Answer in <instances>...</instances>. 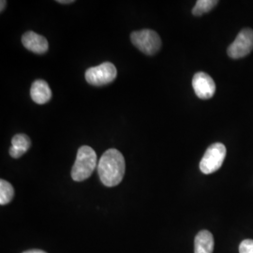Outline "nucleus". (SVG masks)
<instances>
[{"label": "nucleus", "mask_w": 253, "mask_h": 253, "mask_svg": "<svg viewBox=\"0 0 253 253\" xmlns=\"http://www.w3.org/2000/svg\"><path fill=\"white\" fill-rule=\"evenodd\" d=\"M125 159L118 149L111 148L101 156L98 164L100 179L106 187L120 184L125 174Z\"/></svg>", "instance_id": "nucleus-1"}, {"label": "nucleus", "mask_w": 253, "mask_h": 253, "mask_svg": "<svg viewBox=\"0 0 253 253\" xmlns=\"http://www.w3.org/2000/svg\"><path fill=\"white\" fill-rule=\"evenodd\" d=\"M97 166V154L88 145H83L77 152L75 163L72 169L74 181L81 182L89 178Z\"/></svg>", "instance_id": "nucleus-2"}, {"label": "nucleus", "mask_w": 253, "mask_h": 253, "mask_svg": "<svg viewBox=\"0 0 253 253\" xmlns=\"http://www.w3.org/2000/svg\"><path fill=\"white\" fill-rule=\"evenodd\" d=\"M130 40L133 45L147 55H153L162 47V40L159 34L150 29L132 32Z\"/></svg>", "instance_id": "nucleus-3"}, {"label": "nucleus", "mask_w": 253, "mask_h": 253, "mask_svg": "<svg viewBox=\"0 0 253 253\" xmlns=\"http://www.w3.org/2000/svg\"><path fill=\"white\" fill-rule=\"evenodd\" d=\"M225 157L226 147L223 144L215 143L210 145L200 163V170L206 174L217 172L222 166Z\"/></svg>", "instance_id": "nucleus-4"}, {"label": "nucleus", "mask_w": 253, "mask_h": 253, "mask_svg": "<svg viewBox=\"0 0 253 253\" xmlns=\"http://www.w3.org/2000/svg\"><path fill=\"white\" fill-rule=\"evenodd\" d=\"M85 80L94 86H103L114 81L118 76L116 66L111 62H104L97 67H92L85 72Z\"/></svg>", "instance_id": "nucleus-5"}, {"label": "nucleus", "mask_w": 253, "mask_h": 253, "mask_svg": "<svg viewBox=\"0 0 253 253\" xmlns=\"http://www.w3.org/2000/svg\"><path fill=\"white\" fill-rule=\"evenodd\" d=\"M253 50V30L245 28L239 32L234 42L228 47V55L238 59L251 54Z\"/></svg>", "instance_id": "nucleus-6"}, {"label": "nucleus", "mask_w": 253, "mask_h": 253, "mask_svg": "<svg viewBox=\"0 0 253 253\" xmlns=\"http://www.w3.org/2000/svg\"><path fill=\"white\" fill-rule=\"evenodd\" d=\"M192 86L196 96L201 100L211 99L216 92V84L208 73L200 72L192 79Z\"/></svg>", "instance_id": "nucleus-7"}, {"label": "nucleus", "mask_w": 253, "mask_h": 253, "mask_svg": "<svg viewBox=\"0 0 253 253\" xmlns=\"http://www.w3.org/2000/svg\"><path fill=\"white\" fill-rule=\"evenodd\" d=\"M22 43L27 50L37 54H44L49 49V43L45 38L33 31H28L23 35Z\"/></svg>", "instance_id": "nucleus-8"}, {"label": "nucleus", "mask_w": 253, "mask_h": 253, "mask_svg": "<svg viewBox=\"0 0 253 253\" xmlns=\"http://www.w3.org/2000/svg\"><path fill=\"white\" fill-rule=\"evenodd\" d=\"M31 99L38 104H45L52 98V90L43 80H37L32 84L30 89Z\"/></svg>", "instance_id": "nucleus-9"}, {"label": "nucleus", "mask_w": 253, "mask_h": 253, "mask_svg": "<svg viewBox=\"0 0 253 253\" xmlns=\"http://www.w3.org/2000/svg\"><path fill=\"white\" fill-rule=\"evenodd\" d=\"M214 237L208 230L199 232L194 240V253H213Z\"/></svg>", "instance_id": "nucleus-10"}, {"label": "nucleus", "mask_w": 253, "mask_h": 253, "mask_svg": "<svg viewBox=\"0 0 253 253\" xmlns=\"http://www.w3.org/2000/svg\"><path fill=\"white\" fill-rule=\"evenodd\" d=\"M31 145V141L26 134H16L11 140L9 155L13 159H19L27 152Z\"/></svg>", "instance_id": "nucleus-11"}, {"label": "nucleus", "mask_w": 253, "mask_h": 253, "mask_svg": "<svg viewBox=\"0 0 253 253\" xmlns=\"http://www.w3.org/2000/svg\"><path fill=\"white\" fill-rule=\"evenodd\" d=\"M14 196V189L8 181L0 180V205L5 206L10 203Z\"/></svg>", "instance_id": "nucleus-12"}, {"label": "nucleus", "mask_w": 253, "mask_h": 253, "mask_svg": "<svg viewBox=\"0 0 253 253\" xmlns=\"http://www.w3.org/2000/svg\"><path fill=\"white\" fill-rule=\"evenodd\" d=\"M217 0H198L192 9V14L195 16H201L204 13H208L213 8L217 6Z\"/></svg>", "instance_id": "nucleus-13"}, {"label": "nucleus", "mask_w": 253, "mask_h": 253, "mask_svg": "<svg viewBox=\"0 0 253 253\" xmlns=\"http://www.w3.org/2000/svg\"><path fill=\"white\" fill-rule=\"evenodd\" d=\"M239 253H253V239H245L240 243Z\"/></svg>", "instance_id": "nucleus-14"}, {"label": "nucleus", "mask_w": 253, "mask_h": 253, "mask_svg": "<svg viewBox=\"0 0 253 253\" xmlns=\"http://www.w3.org/2000/svg\"><path fill=\"white\" fill-rule=\"evenodd\" d=\"M46 253L43 251H41V250H30V251H27L25 253Z\"/></svg>", "instance_id": "nucleus-15"}, {"label": "nucleus", "mask_w": 253, "mask_h": 253, "mask_svg": "<svg viewBox=\"0 0 253 253\" xmlns=\"http://www.w3.org/2000/svg\"><path fill=\"white\" fill-rule=\"evenodd\" d=\"M57 2L60 4H72L74 1L73 0H57Z\"/></svg>", "instance_id": "nucleus-16"}, {"label": "nucleus", "mask_w": 253, "mask_h": 253, "mask_svg": "<svg viewBox=\"0 0 253 253\" xmlns=\"http://www.w3.org/2000/svg\"><path fill=\"white\" fill-rule=\"evenodd\" d=\"M0 6H1V9H0V11H3V9L4 8L6 7V4H7V1H5V0H1V2H0Z\"/></svg>", "instance_id": "nucleus-17"}]
</instances>
